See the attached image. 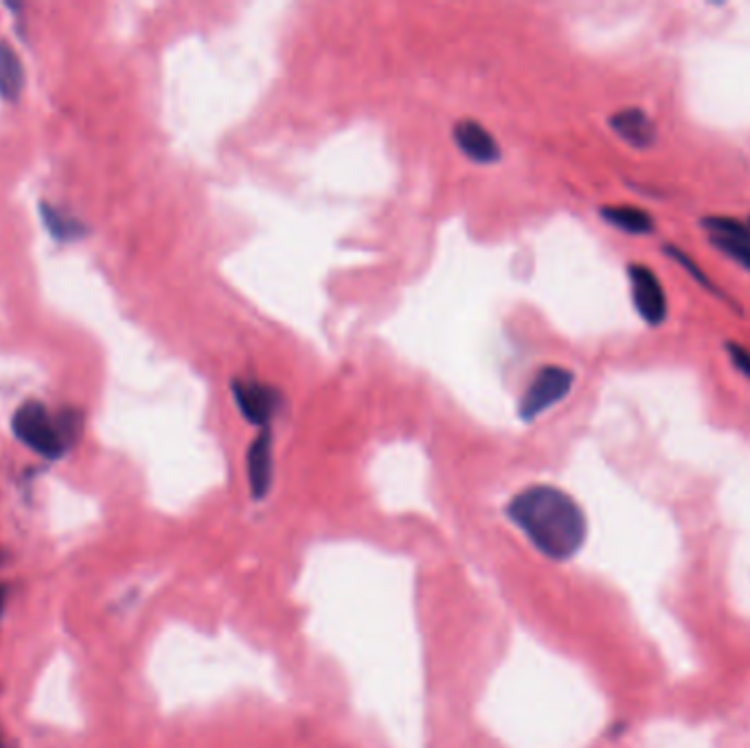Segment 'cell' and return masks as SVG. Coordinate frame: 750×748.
Listing matches in <instances>:
<instances>
[{"label":"cell","instance_id":"cell-7","mask_svg":"<svg viewBox=\"0 0 750 748\" xmlns=\"http://www.w3.org/2000/svg\"><path fill=\"white\" fill-rule=\"evenodd\" d=\"M457 148L474 163H496L501 159V148L496 139L477 121H459L453 130Z\"/></svg>","mask_w":750,"mask_h":748},{"label":"cell","instance_id":"cell-10","mask_svg":"<svg viewBox=\"0 0 750 748\" xmlns=\"http://www.w3.org/2000/svg\"><path fill=\"white\" fill-rule=\"evenodd\" d=\"M599 213L608 224L632 235H647L654 231L652 215L636 207H601Z\"/></svg>","mask_w":750,"mask_h":748},{"label":"cell","instance_id":"cell-3","mask_svg":"<svg viewBox=\"0 0 750 748\" xmlns=\"http://www.w3.org/2000/svg\"><path fill=\"white\" fill-rule=\"evenodd\" d=\"M14 433L21 442L47 459H58L65 453L60 433L51 426L47 411L38 402H27L14 416Z\"/></svg>","mask_w":750,"mask_h":748},{"label":"cell","instance_id":"cell-6","mask_svg":"<svg viewBox=\"0 0 750 748\" xmlns=\"http://www.w3.org/2000/svg\"><path fill=\"white\" fill-rule=\"evenodd\" d=\"M246 475L250 494L255 501H261L268 496L272 488V475H274V461H272V433L263 429L257 440L248 446L246 453Z\"/></svg>","mask_w":750,"mask_h":748},{"label":"cell","instance_id":"cell-8","mask_svg":"<svg viewBox=\"0 0 750 748\" xmlns=\"http://www.w3.org/2000/svg\"><path fill=\"white\" fill-rule=\"evenodd\" d=\"M610 128L632 148L647 150L656 141V126L641 108H625L610 117Z\"/></svg>","mask_w":750,"mask_h":748},{"label":"cell","instance_id":"cell-4","mask_svg":"<svg viewBox=\"0 0 750 748\" xmlns=\"http://www.w3.org/2000/svg\"><path fill=\"white\" fill-rule=\"evenodd\" d=\"M231 391H233V400L239 413L248 420V424H255L261 429H268V424L272 422V418L283 405L281 394L274 387L261 385L257 381L237 378L231 383Z\"/></svg>","mask_w":750,"mask_h":748},{"label":"cell","instance_id":"cell-2","mask_svg":"<svg viewBox=\"0 0 750 748\" xmlns=\"http://www.w3.org/2000/svg\"><path fill=\"white\" fill-rule=\"evenodd\" d=\"M573 383H575V373L571 369L558 366V364L542 366L520 400V409H518L520 418L525 422H534L544 411L562 402L571 394Z\"/></svg>","mask_w":750,"mask_h":748},{"label":"cell","instance_id":"cell-11","mask_svg":"<svg viewBox=\"0 0 750 748\" xmlns=\"http://www.w3.org/2000/svg\"><path fill=\"white\" fill-rule=\"evenodd\" d=\"M40 211H43V220H45V224H47V229H49V233H51L54 237H58V239L65 242V239H73V237H78V235L84 233V229H82L80 224H75V222L62 218L54 207L43 204Z\"/></svg>","mask_w":750,"mask_h":748},{"label":"cell","instance_id":"cell-15","mask_svg":"<svg viewBox=\"0 0 750 748\" xmlns=\"http://www.w3.org/2000/svg\"><path fill=\"white\" fill-rule=\"evenodd\" d=\"M726 349H728V355H730L735 369H739L743 376L750 381V351L737 342H728Z\"/></svg>","mask_w":750,"mask_h":748},{"label":"cell","instance_id":"cell-14","mask_svg":"<svg viewBox=\"0 0 750 748\" xmlns=\"http://www.w3.org/2000/svg\"><path fill=\"white\" fill-rule=\"evenodd\" d=\"M667 255H669V257H673V259H676V261H678V264H680V266H682V268H684V270H687V272H689V274H691L695 281H698V283H700V285H704V288H706V290H711V292H717V288H715V285L708 281V277H706V274H704V272H702V270H700V268H698V266H695V264H693V261H691V259H689L684 253H680V250H678V248H673V246H667Z\"/></svg>","mask_w":750,"mask_h":748},{"label":"cell","instance_id":"cell-9","mask_svg":"<svg viewBox=\"0 0 750 748\" xmlns=\"http://www.w3.org/2000/svg\"><path fill=\"white\" fill-rule=\"evenodd\" d=\"M25 86V69L19 54L8 45L0 43V97L5 102H16Z\"/></svg>","mask_w":750,"mask_h":748},{"label":"cell","instance_id":"cell-5","mask_svg":"<svg viewBox=\"0 0 750 748\" xmlns=\"http://www.w3.org/2000/svg\"><path fill=\"white\" fill-rule=\"evenodd\" d=\"M628 274H630L632 301L638 316L647 325H660L667 318V299H665V290L658 277L641 264H632L628 268Z\"/></svg>","mask_w":750,"mask_h":748},{"label":"cell","instance_id":"cell-12","mask_svg":"<svg viewBox=\"0 0 750 748\" xmlns=\"http://www.w3.org/2000/svg\"><path fill=\"white\" fill-rule=\"evenodd\" d=\"M702 224H704V229L715 233V237H719V239L750 242V231L733 218H706V220H702Z\"/></svg>","mask_w":750,"mask_h":748},{"label":"cell","instance_id":"cell-17","mask_svg":"<svg viewBox=\"0 0 750 748\" xmlns=\"http://www.w3.org/2000/svg\"><path fill=\"white\" fill-rule=\"evenodd\" d=\"M748 231H750V229H748Z\"/></svg>","mask_w":750,"mask_h":748},{"label":"cell","instance_id":"cell-13","mask_svg":"<svg viewBox=\"0 0 750 748\" xmlns=\"http://www.w3.org/2000/svg\"><path fill=\"white\" fill-rule=\"evenodd\" d=\"M715 248H719L726 257L735 259L741 268L750 270V242H737V239H719L713 237L711 239Z\"/></svg>","mask_w":750,"mask_h":748},{"label":"cell","instance_id":"cell-1","mask_svg":"<svg viewBox=\"0 0 750 748\" xmlns=\"http://www.w3.org/2000/svg\"><path fill=\"white\" fill-rule=\"evenodd\" d=\"M514 525L551 560L573 558L586 542L588 521L582 505L555 486H531L507 507Z\"/></svg>","mask_w":750,"mask_h":748},{"label":"cell","instance_id":"cell-16","mask_svg":"<svg viewBox=\"0 0 750 748\" xmlns=\"http://www.w3.org/2000/svg\"><path fill=\"white\" fill-rule=\"evenodd\" d=\"M0 610H3V591H0Z\"/></svg>","mask_w":750,"mask_h":748}]
</instances>
